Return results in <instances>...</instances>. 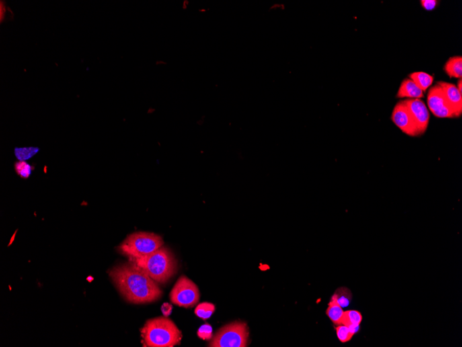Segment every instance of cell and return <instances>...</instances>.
<instances>
[{
	"mask_svg": "<svg viewBox=\"0 0 462 347\" xmlns=\"http://www.w3.org/2000/svg\"><path fill=\"white\" fill-rule=\"evenodd\" d=\"M15 169L17 174L22 178L27 179L30 177L32 172V167L25 161H19L15 163Z\"/></svg>",
	"mask_w": 462,
	"mask_h": 347,
	"instance_id": "ffe728a7",
	"label": "cell"
},
{
	"mask_svg": "<svg viewBox=\"0 0 462 347\" xmlns=\"http://www.w3.org/2000/svg\"><path fill=\"white\" fill-rule=\"evenodd\" d=\"M392 120L405 134L411 136H420L416 125L407 108L405 101H399L394 108Z\"/></svg>",
	"mask_w": 462,
	"mask_h": 347,
	"instance_id": "ba28073f",
	"label": "cell"
},
{
	"mask_svg": "<svg viewBox=\"0 0 462 347\" xmlns=\"http://www.w3.org/2000/svg\"><path fill=\"white\" fill-rule=\"evenodd\" d=\"M337 337L342 343H346L352 340L354 333L346 325H340L336 328Z\"/></svg>",
	"mask_w": 462,
	"mask_h": 347,
	"instance_id": "d6986e66",
	"label": "cell"
},
{
	"mask_svg": "<svg viewBox=\"0 0 462 347\" xmlns=\"http://www.w3.org/2000/svg\"><path fill=\"white\" fill-rule=\"evenodd\" d=\"M405 101L412 115L420 136L422 135L428 129L430 121V114L426 104L420 99H407Z\"/></svg>",
	"mask_w": 462,
	"mask_h": 347,
	"instance_id": "9c48e42d",
	"label": "cell"
},
{
	"mask_svg": "<svg viewBox=\"0 0 462 347\" xmlns=\"http://www.w3.org/2000/svg\"><path fill=\"white\" fill-rule=\"evenodd\" d=\"M457 89L459 91V92L462 95V81L461 79H459V81H458L457 83Z\"/></svg>",
	"mask_w": 462,
	"mask_h": 347,
	"instance_id": "cb8c5ba5",
	"label": "cell"
},
{
	"mask_svg": "<svg viewBox=\"0 0 462 347\" xmlns=\"http://www.w3.org/2000/svg\"><path fill=\"white\" fill-rule=\"evenodd\" d=\"M200 290L190 279L181 276L169 294V299L178 307H194L200 301Z\"/></svg>",
	"mask_w": 462,
	"mask_h": 347,
	"instance_id": "8992f818",
	"label": "cell"
},
{
	"mask_svg": "<svg viewBox=\"0 0 462 347\" xmlns=\"http://www.w3.org/2000/svg\"><path fill=\"white\" fill-rule=\"evenodd\" d=\"M444 70L450 78L461 79L462 58L461 56L450 58L444 66Z\"/></svg>",
	"mask_w": 462,
	"mask_h": 347,
	"instance_id": "4fadbf2b",
	"label": "cell"
},
{
	"mask_svg": "<svg viewBox=\"0 0 462 347\" xmlns=\"http://www.w3.org/2000/svg\"><path fill=\"white\" fill-rule=\"evenodd\" d=\"M110 276L123 297L130 303H150L162 296L158 283L130 261L114 267Z\"/></svg>",
	"mask_w": 462,
	"mask_h": 347,
	"instance_id": "6da1fadb",
	"label": "cell"
},
{
	"mask_svg": "<svg viewBox=\"0 0 462 347\" xmlns=\"http://www.w3.org/2000/svg\"><path fill=\"white\" fill-rule=\"evenodd\" d=\"M214 311H215V307L214 304L208 303V302H203L196 307L194 313L197 316L202 319H207L211 317Z\"/></svg>",
	"mask_w": 462,
	"mask_h": 347,
	"instance_id": "e0dca14e",
	"label": "cell"
},
{
	"mask_svg": "<svg viewBox=\"0 0 462 347\" xmlns=\"http://www.w3.org/2000/svg\"><path fill=\"white\" fill-rule=\"evenodd\" d=\"M163 244L162 238L160 236L141 232L129 235L118 246V250L129 259L138 258L153 252Z\"/></svg>",
	"mask_w": 462,
	"mask_h": 347,
	"instance_id": "277c9868",
	"label": "cell"
},
{
	"mask_svg": "<svg viewBox=\"0 0 462 347\" xmlns=\"http://www.w3.org/2000/svg\"><path fill=\"white\" fill-rule=\"evenodd\" d=\"M409 77L423 91H426L431 86L433 82V77L425 72H415L411 74Z\"/></svg>",
	"mask_w": 462,
	"mask_h": 347,
	"instance_id": "9a60e30c",
	"label": "cell"
},
{
	"mask_svg": "<svg viewBox=\"0 0 462 347\" xmlns=\"http://www.w3.org/2000/svg\"><path fill=\"white\" fill-rule=\"evenodd\" d=\"M38 147L15 148V155L19 161H26L38 153Z\"/></svg>",
	"mask_w": 462,
	"mask_h": 347,
	"instance_id": "ac0fdd59",
	"label": "cell"
},
{
	"mask_svg": "<svg viewBox=\"0 0 462 347\" xmlns=\"http://www.w3.org/2000/svg\"><path fill=\"white\" fill-rule=\"evenodd\" d=\"M129 259L158 284H165L177 272V261L167 247L162 246L149 255Z\"/></svg>",
	"mask_w": 462,
	"mask_h": 347,
	"instance_id": "7a4b0ae2",
	"label": "cell"
},
{
	"mask_svg": "<svg viewBox=\"0 0 462 347\" xmlns=\"http://www.w3.org/2000/svg\"><path fill=\"white\" fill-rule=\"evenodd\" d=\"M161 310H162V312L163 315L165 317H168L169 315H171L172 313V310H173V307H172L171 304H169L167 303H165L162 306V308H161Z\"/></svg>",
	"mask_w": 462,
	"mask_h": 347,
	"instance_id": "603a6c76",
	"label": "cell"
},
{
	"mask_svg": "<svg viewBox=\"0 0 462 347\" xmlns=\"http://www.w3.org/2000/svg\"><path fill=\"white\" fill-rule=\"evenodd\" d=\"M249 335L247 323L235 321L220 329L212 338L208 346L246 347L248 344Z\"/></svg>",
	"mask_w": 462,
	"mask_h": 347,
	"instance_id": "5b68a950",
	"label": "cell"
},
{
	"mask_svg": "<svg viewBox=\"0 0 462 347\" xmlns=\"http://www.w3.org/2000/svg\"><path fill=\"white\" fill-rule=\"evenodd\" d=\"M398 98L421 99L424 97V91L417 86L410 79H405L399 87L397 95Z\"/></svg>",
	"mask_w": 462,
	"mask_h": 347,
	"instance_id": "8fae6325",
	"label": "cell"
},
{
	"mask_svg": "<svg viewBox=\"0 0 462 347\" xmlns=\"http://www.w3.org/2000/svg\"><path fill=\"white\" fill-rule=\"evenodd\" d=\"M141 332L143 346L173 347L180 344L182 339L181 331L165 316L149 319Z\"/></svg>",
	"mask_w": 462,
	"mask_h": 347,
	"instance_id": "3957f363",
	"label": "cell"
},
{
	"mask_svg": "<svg viewBox=\"0 0 462 347\" xmlns=\"http://www.w3.org/2000/svg\"><path fill=\"white\" fill-rule=\"evenodd\" d=\"M422 7L427 11H432L437 5L438 2L436 0H422L421 1Z\"/></svg>",
	"mask_w": 462,
	"mask_h": 347,
	"instance_id": "7402d4cb",
	"label": "cell"
},
{
	"mask_svg": "<svg viewBox=\"0 0 462 347\" xmlns=\"http://www.w3.org/2000/svg\"><path fill=\"white\" fill-rule=\"evenodd\" d=\"M439 85L443 89L444 96L448 106L455 113L457 118L461 116L462 113V95L454 84L446 82H438Z\"/></svg>",
	"mask_w": 462,
	"mask_h": 347,
	"instance_id": "30bf717a",
	"label": "cell"
},
{
	"mask_svg": "<svg viewBox=\"0 0 462 347\" xmlns=\"http://www.w3.org/2000/svg\"><path fill=\"white\" fill-rule=\"evenodd\" d=\"M331 299H334L342 308H346L350 305L352 300V293L350 290L346 288H339L335 292Z\"/></svg>",
	"mask_w": 462,
	"mask_h": 347,
	"instance_id": "2e32d148",
	"label": "cell"
},
{
	"mask_svg": "<svg viewBox=\"0 0 462 347\" xmlns=\"http://www.w3.org/2000/svg\"><path fill=\"white\" fill-rule=\"evenodd\" d=\"M188 5H189L188 0H184V1L183 2V4H182V9L186 10L187 8H188Z\"/></svg>",
	"mask_w": 462,
	"mask_h": 347,
	"instance_id": "d4e9b609",
	"label": "cell"
},
{
	"mask_svg": "<svg viewBox=\"0 0 462 347\" xmlns=\"http://www.w3.org/2000/svg\"><path fill=\"white\" fill-rule=\"evenodd\" d=\"M326 314L334 325H342L344 311H343V308L340 307V305L334 299H331L329 302Z\"/></svg>",
	"mask_w": 462,
	"mask_h": 347,
	"instance_id": "5bb4252c",
	"label": "cell"
},
{
	"mask_svg": "<svg viewBox=\"0 0 462 347\" xmlns=\"http://www.w3.org/2000/svg\"><path fill=\"white\" fill-rule=\"evenodd\" d=\"M362 320L361 313L357 311L344 312L342 325H346L354 334L360 329V323Z\"/></svg>",
	"mask_w": 462,
	"mask_h": 347,
	"instance_id": "7c38bea8",
	"label": "cell"
},
{
	"mask_svg": "<svg viewBox=\"0 0 462 347\" xmlns=\"http://www.w3.org/2000/svg\"><path fill=\"white\" fill-rule=\"evenodd\" d=\"M428 106L432 114L438 118H455V113L448 106L443 89L438 84L432 87L428 95Z\"/></svg>",
	"mask_w": 462,
	"mask_h": 347,
	"instance_id": "52a82bcc",
	"label": "cell"
},
{
	"mask_svg": "<svg viewBox=\"0 0 462 347\" xmlns=\"http://www.w3.org/2000/svg\"><path fill=\"white\" fill-rule=\"evenodd\" d=\"M199 338L204 340H210L212 338V329L211 326L206 323L202 325L198 331Z\"/></svg>",
	"mask_w": 462,
	"mask_h": 347,
	"instance_id": "44dd1931",
	"label": "cell"
}]
</instances>
